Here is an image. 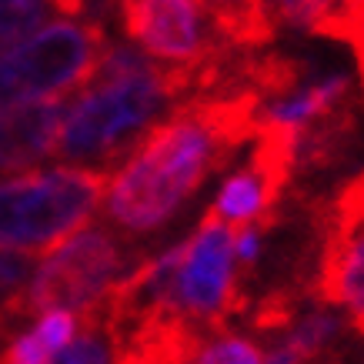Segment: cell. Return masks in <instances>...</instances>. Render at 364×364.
<instances>
[{
    "label": "cell",
    "instance_id": "obj_1",
    "mask_svg": "<svg viewBox=\"0 0 364 364\" xmlns=\"http://www.w3.org/2000/svg\"><path fill=\"white\" fill-rule=\"evenodd\" d=\"M194 94L191 70H171L137 47L111 44L97 74L67 107L54 154L67 167L107 171L117 157L154 131L157 114Z\"/></svg>",
    "mask_w": 364,
    "mask_h": 364
},
{
    "label": "cell",
    "instance_id": "obj_2",
    "mask_svg": "<svg viewBox=\"0 0 364 364\" xmlns=\"http://www.w3.org/2000/svg\"><path fill=\"white\" fill-rule=\"evenodd\" d=\"M234 154L237 151L204 121V114L184 100L111 177L104 218L117 228V237L161 231Z\"/></svg>",
    "mask_w": 364,
    "mask_h": 364
},
{
    "label": "cell",
    "instance_id": "obj_3",
    "mask_svg": "<svg viewBox=\"0 0 364 364\" xmlns=\"http://www.w3.org/2000/svg\"><path fill=\"white\" fill-rule=\"evenodd\" d=\"M107 171L54 167L0 184V251H57L94 221Z\"/></svg>",
    "mask_w": 364,
    "mask_h": 364
},
{
    "label": "cell",
    "instance_id": "obj_4",
    "mask_svg": "<svg viewBox=\"0 0 364 364\" xmlns=\"http://www.w3.org/2000/svg\"><path fill=\"white\" fill-rule=\"evenodd\" d=\"M97 21H57L0 54V107L31 100H64L84 90L107 54Z\"/></svg>",
    "mask_w": 364,
    "mask_h": 364
},
{
    "label": "cell",
    "instance_id": "obj_5",
    "mask_svg": "<svg viewBox=\"0 0 364 364\" xmlns=\"http://www.w3.org/2000/svg\"><path fill=\"white\" fill-rule=\"evenodd\" d=\"M124 267H127L124 241L104 224L90 221L37 267L31 287L23 291V301L31 314H44L54 308L80 314L121 281Z\"/></svg>",
    "mask_w": 364,
    "mask_h": 364
},
{
    "label": "cell",
    "instance_id": "obj_6",
    "mask_svg": "<svg viewBox=\"0 0 364 364\" xmlns=\"http://www.w3.org/2000/svg\"><path fill=\"white\" fill-rule=\"evenodd\" d=\"M171 304L200 331H218L244 314L251 298L241 291L234 267V231L224 224L200 221L194 237L177 244L171 281Z\"/></svg>",
    "mask_w": 364,
    "mask_h": 364
},
{
    "label": "cell",
    "instance_id": "obj_7",
    "mask_svg": "<svg viewBox=\"0 0 364 364\" xmlns=\"http://www.w3.org/2000/svg\"><path fill=\"white\" fill-rule=\"evenodd\" d=\"M311 298L328 308H344V321L364 338V174L348 181L321 210Z\"/></svg>",
    "mask_w": 364,
    "mask_h": 364
},
{
    "label": "cell",
    "instance_id": "obj_8",
    "mask_svg": "<svg viewBox=\"0 0 364 364\" xmlns=\"http://www.w3.org/2000/svg\"><path fill=\"white\" fill-rule=\"evenodd\" d=\"M121 27L144 57L171 70H200L231 54L204 0H121Z\"/></svg>",
    "mask_w": 364,
    "mask_h": 364
},
{
    "label": "cell",
    "instance_id": "obj_9",
    "mask_svg": "<svg viewBox=\"0 0 364 364\" xmlns=\"http://www.w3.org/2000/svg\"><path fill=\"white\" fill-rule=\"evenodd\" d=\"M64 114V100L0 107V174H23L54 154Z\"/></svg>",
    "mask_w": 364,
    "mask_h": 364
},
{
    "label": "cell",
    "instance_id": "obj_10",
    "mask_svg": "<svg viewBox=\"0 0 364 364\" xmlns=\"http://www.w3.org/2000/svg\"><path fill=\"white\" fill-rule=\"evenodd\" d=\"M84 0H0V54L44 31L50 17H80Z\"/></svg>",
    "mask_w": 364,
    "mask_h": 364
},
{
    "label": "cell",
    "instance_id": "obj_11",
    "mask_svg": "<svg viewBox=\"0 0 364 364\" xmlns=\"http://www.w3.org/2000/svg\"><path fill=\"white\" fill-rule=\"evenodd\" d=\"M77 318L80 328L74 334V341L67 344L50 364H114V338L107 331L100 304H90Z\"/></svg>",
    "mask_w": 364,
    "mask_h": 364
},
{
    "label": "cell",
    "instance_id": "obj_12",
    "mask_svg": "<svg viewBox=\"0 0 364 364\" xmlns=\"http://www.w3.org/2000/svg\"><path fill=\"white\" fill-rule=\"evenodd\" d=\"M318 37H331L341 41L354 50L358 67H361V80H364V0H341L324 21L318 23Z\"/></svg>",
    "mask_w": 364,
    "mask_h": 364
},
{
    "label": "cell",
    "instance_id": "obj_13",
    "mask_svg": "<svg viewBox=\"0 0 364 364\" xmlns=\"http://www.w3.org/2000/svg\"><path fill=\"white\" fill-rule=\"evenodd\" d=\"M264 348L244 334H218L214 341L200 344L194 364H264Z\"/></svg>",
    "mask_w": 364,
    "mask_h": 364
},
{
    "label": "cell",
    "instance_id": "obj_14",
    "mask_svg": "<svg viewBox=\"0 0 364 364\" xmlns=\"http://www.w3.org/2000/svg\"><path fill=\"white\" fill-rule=\"evenodd\" d=\"M33 274H37V264L31 261V254L0 251V304L23 294L31 287Z\"/></svg>",
    "mask_w": 364,
    "mask_h": 364
},
{
    "label": "cell",
    "instance_id": "obj_15",
    "mask_svg": "<svg viewBox=\"0 0 364 364\" xmlns=\"http://www.w3.org/2000/svg\"><path fill=\"white\" fill-rule=\"evenodd\" d=\"M311 364H348V358H344V351L338 348V351L324 354V358H318V361H311Z\"/></svg>",
    "mask_w": 364,
    "mask_h": 364
}]
</instances>
